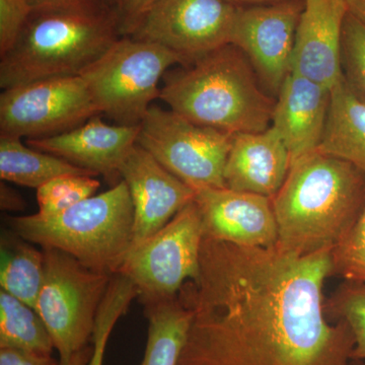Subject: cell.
Wrapping results in <instances>:
<instances>
[{
  "mask_svg": "<svg viewBox=\"0 0 365 365\" xmlns=\"http://www.w3.org/2000/svg\"><path fill=\"white\" fill-rule=\"evenodd\" d=\"M331 252L203 237L198 279L179 295L193 318L178 365H352L351 329L325 312Z\"/></svg>",
  "mask_w": 365,
  "mask_h": 365,
  "instance_id": "cell-1",
  "label": "cell"
},
{
  "mask_svg": "<svg viewBox=\"0 0 365 365\" xmlns=\"http://www.w3.org/2000/svg\"><path fill=\"white\" fill-rule=\"evenodd\" d=\"M272 204L279 251L307 256L333 250L364 210L365 174L316 150L292 163Z\"/></svg>",
  "mask_w": 365,
  "mask_h": 365,
  "instance_id": "cell-2",
  "label": "cell"
},
{
  "mask_svg": "<svg viewBox=\"0 0 365 365\" xmlns=\"http://www.w3.org/2000/svg\"><path fill=\"white\" fill-rule=\"evenodd\" d=\"M160 98L193 123L230 134L270 127L275 98L235 46H223L191 66L168 71Z\"/></svg>",
  "mask_w": 365,
  "mask_h": 365,
  "instance_id": "cell-3",
  "label": "cell"
},
{
  "mask_svg": "<svg viewBox=\"0 0 365 365\" xmlns=\"http://www.w3.org/2000/svg\"><path fill=\"white\" fill-rule=\"evenodd\" d=\"M121 37L114 9L33 11L16 44L0 56V86L81 76Z\"/></svg>",
  "mask_w": 365,
  "mask_h": 365,
  "instance_id": "cell-4",
  "label": "cell"
},
{
  "mask_svg": "<svg viewBox=\"0 0 365 365\" xmlns=\"http://www.w3.org/2000/svg\"><path fill=\"white\" fill-rule=\"evenodd\" d=\"M7 223L26 241L66 252L86 267L114 275L130 252L134 211L121 180L59 215L9 217Z\"/></svg>",
  "mask_w": 365,
  "mask_h": 365,
  "instance_id": "cell-5",
  "label": "cell"
},
{
  "mask_svg": "<svg viewBox=\"0 0 365 365\" xmlns=\"http://www.w3.org/2000/svg\"><path fill=\"white\" fill-rule=\"evenodd\" d=\"M180 59L163 46L121 37L81 76L98 114L118 125L139 126L160 98V79Z\"/></svg>",
  "mask_w": 365,
  "mask_h": 365,
  "instance_id": "cell-6",
  "label": "cell"
},
{
  "mask_svg": "<svg viewBox=\"0 0 365 365\" xmlns=\"http://www.w3.org/2000/svg\"><path fill=\"white\" fill-rule=\"evenodd\" d=\"M44 252V278L36 311L44 321L60 365L88 346L113 275L86 267L57 249Z\"/></svg>",
  "mask_w": 365,
  "mask_h": 365,
  "instance_id": "cell-7",
  "label": "cell"
},
{
  "mask_svg": "<svg viewBox=\"0 0 365 365\" xmlns=\"http://www.w3.org/2000/svg\"><path fill=\"white\" fill-rule=\"evenodd\" d=\"M139 127L137 144L194 191L225 188L234 134L193 123L158 106H151Z\"/></svg>",
  "mask_w": 365,
  "mask_h": 365,
  "instance_id": "cell-8",
  "label": "cell"
},
{
  "mask_svg": "<svg viewBox=\"0 0 365 365\" xmlns=\"http://www.w3.org/2000/svg\"><path fill=\"white\" fill-rule=\"evenodd\" d=\"M202 241V222L193 201L132 249L118 273L134 283L143 304L173 299L185 283L198 279Z\"/></svg>",
  "mask_w": 365,
  "mask_h": 365,
  "instance_id": "cell-9",
  "label": "cell"
},
{
  "mask_svg": "<svg viewBox=\"0 0 365 365\" xmlns=\"http://www.w3.org/2000/svg\"><path fill=\"white\" fill-rule=\"evenodd\" d=\"M97 115L81 76L43 79L2 91L0 136L31 139L57 135Z\"/></svg>",
  "mask_w": 365,
  "mask_h": 365,
  "instance_id": "cell-10",
  "label": "cell"
},
{
  "mask_svg": "<svg viewBox=\"0 0 365 365\" xmlns=\"http://www.w3.org/2000/svg\"><path fill=\"white\" fill-rule=\"evenodd\" d=\"M240 6L227 0H157L130 36L163 46L182 66L230 44Z\"/></svg>",
  "mask_w": 365,
  "mask_h": 365,
  "instance_id": "cell-11",
  "label": "cell"
},
{
  "mask_svg": "<svg viewBox=\"0 0 365 365\" xmlns=\"http://www.w3.org/2000/svg\"><path fill=\"white\" fill-rule=\"evenodd\" d=\"M304 6V0H281L237 9L230 44L246 55L262 86L274 98L290 73Z\"/></svg>",
  "mask_w": 365,
  "mask_h": 365,
  "instance_id": "cell-12",
  "label": "cell"
},
{
  "mask_svg": "<svg viewBox=\"0 0 365 365\" xmlns=\"http://www.w3.org/2000/svg\"><path fill=\"white\" fill-rule=\"evenodd\" d=\"M133 205L131 249L150 239L188 204L195 191L165 169L150 153L135 144L120 167Z\"/></svg>",
  "mask_w": 365,
  "mask_h": 365,
  "instance_id": "cell-13",
  "label": "cell"
},
{
  "mask_svg": "<svg viewBox=\"0 0 365 365\" xmlns=\"http://www.w3.org/2000/svg\"><path fill=\"white\" fill-rule=\"evenodd\" d=\"M203 237L250 248H273L278 225L272 198L225 188L195 191Z\"/></svg>",
  "mask_w": 365,
  "mask_h": 365,
  "instance_id": "cell-14",
  "label": "cell"
},
{
  "mask_svg": "<svg viewBox=\"0 0 365 365\" xmlns=\"http://www.w3.org/2000/svg\"><path fill=\"white\" fill-rule=\"evenodd\" d=\"M347 14L344 0H304L290 72L330 90L344 79L342 33Z\"/></svg>",
  "mask_w": 365,
  "mask_h": 365,
  "instance_id": "cell-15",
  "label": "cell"
},
{
  "mask_svg": "<svg viewBox=\"0 0 365 365\" xmlns=\"http://www.w3.org/2000/svg\"><path fill=\"white\" fill-rule=\"evenodd\" d=\"M139 128L107 124L97 115L71 130L26 139V144L63 158L97 176L102 175L114 186L121 181L120 167L137 143Z\"/></svg>",
  "mask_w": 365,
  "mask_h": 365,
  "instance_id": "cell-16",
  "label": "cell"
},
{
  "mask_svg": "<svg viewBox=\"0 0 365 365\" xmlns=\"http://www.w3.org/2000/svg\"><path fill=\"white\" fill-rule=\"evenodd\" d=\"M331 90L290 72L275 98L271 126L289 153L292 163L318 150L325 132Z\"/></svg>",
  "mask_w": 365,
  "mask_h": 365,
  "instance_id": "cell-17",
  "label": "cell"
},
{
  "mask_svg": "<svg viewBox=\"0 0 365 365\" xmlns=\"http://www.w3.org/2000/svg\"><path fill=\"white\" fill-rule=\"evenodd\" d=\"M290 167L289 153L272 126L261 132L235 134L225 165V187L272 198Z\"/></svg>",
  "mask_w": 365,
  "mask_h": 365,
  "instance_id": "cell-18",
  "label": "cell"
},
{
  "mask_svg": "<svg viewBox=\"0 0 365 365\" xmlns=\"http://www.w3.org/2000/svg\"><path fill=\"white\" fill-rule=\"evenodd\" d=\"M318 150L350 163L365 174V103L345 79L331 90L328 119Z\"/></svg>",
  "mask_w": 365,
  "mask_h": 365,
  "instance_id": "cell-19",
  "label": "cell"
},
{
  "mask_svg": "<svg viewBox=\"0 0 365 365\" xmlns=\"http://www.w3.org/2000/svg\"><path fill=\"white\" fill-rule=\"evenodd\" d=\"M143 306L148 331L140 365H178L191 327L192 309L179 295Z\"/></svg>",
  "mask_w": 365,
  "mask_h": 365,
  "instance_id": "cell-20",
  "label": "cell"
},
{
  "mask_svg": "<svg viewBox=\"0 0 365 365\" xmlns=\"http://www.w3.org/2000/svg\"><path fill=\"white\" fill-rule=\"evenodd\" d=\"M64 175L97 177L63 158L26 146L20 138L0 136L1 181L37 190L46 182Z\"/></svg>",
  "mask_w": 365,
  "mask_h": 365,
  "instance_id": "cell-21",
  "label": "cell"
},
{
  "mask_svg": "<svg viewBox=\"0 0 365 365\" xmlns=\"http://www.w3.org/2000/svg\"><path fill=\"white\" fill-rule=\"evenodd\" d=\"M0 287L36 309L44 278V252L13 230L2 232Z\"/></svg>",
  "mask_w": 365,
  "mask_h": 365,
  "instance_id": "cell-22",
  "label": "cell"
},
{
  "mask_svg": "<svg viewBox=\"0 0 365 365\" xmlns=\"http://www.w3.org/2000/svg\"><path fill=\"white\" fill-rule=\"evenodd\" d=\"M0 348L52 355L54 343L34 307L0 290Z\"/></svg>",
  "mask_w": 365,
  "mask_h": 365,
  "instance_id": "cell-23",
  "label": "cell"
},
{
  "mask_svg": "<svg viewBox=\"0 0 365 365\" xmlns=\"http://www.w3.org/2000/svg\"><path fill=\"white\" fill-rule=\"evenodd\" d=\"M136 297L138 290L134 283L122 274H115L98 309L91 336L93 354L88 365L104 364L106 347L113 329Z\"/></svg>",
  "mask_w": 365,
  "mask_h": 365,
  "instance_id": "cell-24",
  "label": "cell"
},
{
  "mask_svg": "<svg viewBox=\"0 0 365 365\" xmlns=\"http://www.w3.org/2000/svg\"><path fill=\"white\" fill-rule=\"evenodd\" d=\"M327 317L343 321L354 336L353 360L365 359V283L345 281L326 299Z\"/></svg>",
  "mask_w": 365,
  "mask_h": 365,
  "instance_id": "cell-25",
  "label": "cell"
},
{
  "mask_svg": "<svg viewBox=\"0 0 365 365\" xmlns=\"http://www.w3.org/2000/svg\"><path fill=\"white\" fill-rule=\"evenodd\" d=\"M100 182L88 175H64L37 189L38 215H59L76 204L95 195Z\"/></svg>",
  "mask_w": 365,
  "mask_h": 365,
  "instance_id": "cell-26",
  "label": "cell"
},
{
  "mask_svg": "<svg viewBox=\"0 0 365 365\" xmlns=\"http://www.w3.org/2000/svg\"><path fill=\"white\" fill-rule=\"evenodd\" d=\"M331 255L333 276H339L345 281L365 283V206Z\"/></svg>",
  "mask_w": 365,
  "mask_h": 365,
  "instance_id": "cell-27",
  "label": "cell"
},
{
  "mask_svg": "<svg viewBox=\"0 0 365 365\" xmlns=\"http://www.w3.org/2000/svg\"><path fill=\"white\" fill-rule=\"evenodd\" d=\"M342 71L346 83L365 103V26L349 14L343 26Z\"/></svg>",
  "mask_w": 365,
  "mask_h": 365,
  "instance_id": "cell-28",
  "label": "cell"
},
{
  "mask_svg": "<svg viewBox=\"0 0 365 365\" xmlns=\"http://www.w3.org/2000/svg\"><path fill=\"white\" fill-rule=\"evenodd\" d=\"M32 13L28 0H0V56L16 44Z\"/></svg>",
  "mask_w": 365,
  "mask_h": 365,
  "instance_id": "cell-29",
  "label": "cell"
},
{
  "mask_svg": "<svg viewBox=\"0 0 365 365\" xmlns=\"http://www.w3.org/2000/svg\"><path fill=\"white\" fill-rule=\"evenodd\" d=\"M28 1L32 6L33 11H109V9L118 11L111 6L109 0H28Z\"/></svg>",
  "mask_w": 365,
  "mask_h": 365,
  "instance_id": "cell-30",
  "label": "cell"
},
{
  "mask_svg": "<svg viewBox=\"0 0 365 365\" xmlns=\"http://www.w3.org/2000/svg\"><path fill=\"white\" fill-rule=\"evenodd\" d=\"M157 0H122L121 16L122 37L130 36L146 11Z\"/></svg>",
  "mask_w": 365,
  "mask_h": 365,
  "instance_id": "cell-31",
  "label": "cell"
},
{
  "mask_svg": "<svg viewBox=\"0 0 365 365\" xmlns=\"http://www.w3.org/2000/svg\"><path fill=\"white\" fill-rule=\"evenodd\" d=\"M0 365H60L52 355L0 348Z\"/></svg>",
  "mask_w": 365,
  "mask_h": 365,
  "instance_id": "cell-32",
  "label": "cell"
},
{
  "mask_svg": "<svg viewBox=\"0 0 365 365\" xmlns=\"http://www.w3.org/2000/svg\"><path fill=\"white\" fill-rule=\"evenodd\" d=\"M0 206L4 211H19L25 208L26 202L18 191L2 181L0 184Z\"/></svg>",
  "mask_w": 365,
  "mask_h": 365,
  "instance_id": "cell-33",
  "label": "cell"
},
{
  "mask_svg": "<svg viewBox=\"0 0 365 365\" xmlns=\"http://www.w3.org/2000/svg\"><path fill=\"white\" fill-rule=\"evenodd\" d=\"M348 14L365 26V0H344Z\"/></svg>",
  "mask_w": 365,
  "mask_h": 365,
  "instance_id": "cell-34",
  "label": "cell"
},
{
  "mask_svg": "<svg viewBox=\"0 0 365 365\" xmlns=\"http://www.w3.org/2000/svg\"><path fill=\"white\" fill-rule=\"evenodd\" d=\"M91 354H93V347L88 345L83 349L76 352L66 365H88Z\"/></svg>",
  "mask_w": 365,
  "mask_h": 365,
  "instance_id": "cell-35",
  "label": "cell"
},
{
  "mask_svg": "<svg viewBox=\"0 0 365 365\" xmlns=\"http://www.w3.org/2000/svg\"><path fill=\"white\" fill-rule=\"evenodd\" d=\"M227 1L237 6H256V4H271V2L281 1V0H227Z\"/></svg>",
  "mask_w": 365,
  "mask_h": 365,
  "instance_id": "cell-36",
  "label": "cell"
},
{
  "mask_svg": "<svg viewBox=\"0 0 365 365\" xmlns=\"http://www.w3.org/2000/svg\"><path fill=\"white\" fill-rule=\"evenodd\" d=\"M109 2L113 7H115V9L120 11V9H121L122 0H109Z\"/></svg>",
  "mask_w": 365,
  "mask_h": 365,
  "instance_id": "cell-37",
  "label": "cell"
}]
</instances>
